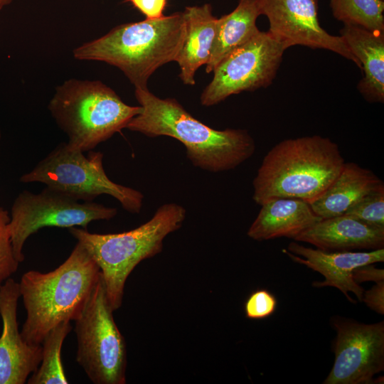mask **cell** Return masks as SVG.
<instances>
[{
	"label": "cell",
	"instance_id": "6da1fadb",
	"mask_svg": "<svg viewBox=\"0 0 384 384\" xmlns=\"http://www.w3.org/2000/svg\"><path fill=\"white\" fill-rule=\"evenodd\" d=\"M134 94L142 110L126 128L150 137L177 139L196 167L213 173L229 171L255 153V140L245 129H215L193 117L176 99L160 98L149 89L135 88Z\"/></svg>",
	"mask_w": 384,
	"mask_h": 384
},
{
	"label": "cell",
	"instance_id": "7a4b0ae2",
	"mask_svg": "<svg viewBox=\"0 0 384 384\" xmlns=\"http://www.w3.org/2000/svg\"><path fill=\"white\" fill-rule=\"evenodd\" d=\"M100 275L99 266L79 242L54 270L25 272L18 283L26 311L23 338L31 344H41L56 325L75 321Z\"/></svg>",
	"mask_w": 384,
	"mask_h": 384
},
{
	"label": "cell",
	"instance_id": "3957f363",
	"mask_svg": "<svg viewBox=\"0 0 384 384\" xmlns=\"http://www.w3.org/2000/svg\"><path fill=\"white\" fill-rule=\"evenodd\" d=\"M345 161L337 144L319 135L284 139L265 156L253 180L254 201L278 198L310 203L341 171Z\"/></svg>",
	"mask_w": 384,
	"mask_h": 384
},
{
	"label": "cell",
	"instance_id": "277c9868",
	"mask_svg": "<svg viewBox=\"0 0 384 384\" xmlns=\"http://www.w3.org/2000/svg\"><path fill=\"white\" fill-rule=\"evenodd\" d=\"M186 22L182 12L115 26L105 35L73 50L78 60H97L119 68L135 88L148 89L151 75L175 61L183 45Z\"/></svg>",
	"mask_w": 384,
	"mask_h": 384
},
{
	"label": "cell",
	"instance_id": "5b68a950",
	"mask_svg": "<svg viewBox=\"0 0 384 384\" xmlns=\"http://www.w3.org/2000/svg\"><path fill=\"white\" fill-rule=\"evenodd\" d=\"M185 218V208L171 203L161 206L149 221L129 231L97 234L77 227L68 230L99 266L107 299L115 311L122 306L132 271L142 260L159 253L164 238L178 230Z\"/></svg>",
	"mask_w": 384,
	"mask_h": 384
},
{
	"label": "cell",
	"instance_id": "8992f818",
	"mask_svg": "<svg viewBox=\"0 0 384 384\" xmlns=\"http://www.w3.org/2000/svg\"><path fill=\"white\" fill-rule=\"evenodd\" d=\"M48 110L67 134L68 146L87 151L126 128L142 107L124 103L100 81L70 79L58 86Z\"/></svg>",
	"mask_w": 384,
	"mask_h": 384
},
{
	"label": "cell",
	"instance_id": "52a82bcc",
	"mask_svg": "<svg viewBox=\"0 0 384 384\" xmlns=\"http://www.w3.org/2000/svg\"><path fill=\"white\" fill-rule=\"evenodd\" d=\"M102 159L100 151H90L85 156L83 151L70 148L66 142L60 143L19 180L44 183L80 201H93L98 196L109 195L125 210L139 213L143 194L110 180L104 170Z\"/></svg>",
	"mask_w": 384,
	"mask_h": 384
},
{
	"label": "cell",
	"instance_id": "ba28073f",
	"mask_svg": "<svg viewBox=\"0 0 384 384\" xmlns=\"http://www.w3.org/2000/svg\"><path fill=\"white\" fill-rule=\"evenodd\" d=\"M113 311L101 273L74 329L76 361L95 384L126 383V343Z\"/></svg>",
	"mask_w": 384,
	"mask_h": 384
},
{
	"label": "cell",
	"instance_id": "9c48e42d",
	"mask_svg": "<svg viewBox=\"0 0 384 384\" xmlns=\"http://www.w3.org/2000/svg\"><path fill=\"white\" fill-rule=\"evenodd\" d=\"M117 213L115 208L93 201H80L56 189L46 186L40 193L24 190L16 197L9 224L14 256L24 260L23 245L28 237L46 227L87 230L92 221L110 220Z\"/></svg>",
	"mask_w": 384,
	"mask_h": 384
},
{
	"label": "cell",
	"instance_id": "30bf717a",
	"mask_svg": "<svg viewBox=\"0 0 384 384\" xmlns=\"http://www.w3.org/2000/svg\"><path fill=\"white\" fill-rule=\"evenodd\" d=\"M287 49L269 31H260L216 65L213 79L201 95V105L210 107L230 95L268 87Z\"/></svg>",
	"mask_w": 384,
	"mask_h": 384
},
{
	"label": "cell",
	"instance_id": "8fae6325",
	"mask_svg": "<svg viewBox=\"0 0 384 384\" xmlns=\"http://www.w3.org/2000/svg\"><path fill=\"white\" fill-rule=\"evenodd\" d=\"M334 363L324 384L370 383L384 369V322L366 324L338 319Z\"/></svg>",
	"mask_w": 384,
	"mask_h": 384
},
{
	"label": "cell",
	"instance_id": "7c38bea8",
	"mask_svg": "<svg viewBox=\"0 0 384 384\" xmlns=\"http://www.w3.org/2000/svg\"><path fill=\"white\" fill-rule=\"evenodd\" d=\"M318 0H257L260 15L270 23L269 32L289 48L304 46L325 49L361 65L343 38L324 30L319 20Z\"/></svg>",
	"mask_w": 384,
	"mask_h": 384
},
{
	"label": "cell",
	"instance_id": "4fadbf2b",
	"mask_svg": "<svg viewBox=\"0 0 384 384\" xmlns=\"http://www.w3.org/2000/svg\"><path fill=\"white\" fill-rule=\"evenodd\" d=\"M20 297L19 284L14 279L10 277L0 285V384L25 383L41 361V344L27 343L18 330Z\"/></svg>",
	"mask_w": 384,
	"mask_h": 384
},
{
	"label": "cell",
	"instance_id": "5bb4252c",
	"mask_svg": "<svg viewBox=\"0 0 384 384\" xmlns=\"http://www.w3.org/2000/svg\"><path fill=\"white\" fill-rule=\"evenodd\" d=\"M294 262L303 264L321 273L325 278L323 282H315L317 287H334L339 289L352 303L348 292H353L358 302H362L363 289L353 278V271L361 266L384 261V249L358 251H326L313 249L292 242L287 250H282Z\"/></svg>",
	"mask_w": 384,
	"mask_h": 384
},
{
	"label": "cell",
	"instance_id": "9a60e30c",
	"mask_svg": "<svg viewBox=\"0 0 384 384\" xmlns=\"http://www.w3.org/2000/svg\"><path fill=\"white\" fill-rule=\"evenodd\" d=\"M294 240L326 251L383 248L384 229L371 227L347 215L321 219Z\"/></svg>",
	"mask_w": 384,
	"mask_h": 384
},
{
	"label": "cell",
	"instance_id": "2e32d148",
	"mask_svg": "<svg viewBox=\"0 0 384 384\" xmlns=\"http://www.w3.org/2000/svg\"><path fill=\"white\" fill-rule=\"evenodd\" d=\"M320 220L321 218L313 211L309 203L304 201L274 198L261 205L247 235L259 241L280 237L294 239Z\"/></svg>",
	"mask_w": 384,
	"mask_h": 384
},
{
	"label": "cell",
	"instance_id": "e0dca14e",
	"mask_svg": "<svg viewBox=\"0 0 384 384\" xmlns=\"http://www.w3.org/2000/svg\"><path fill=\"white\" fill-rule=\"evenodd\" d=\"M183 13L186 33L175 61L179 66L178 76L183 83L193 85L196 71L210 60L217 31L218 18L213 16L210 4L186 6Z\"/></svg>",
	"mask_w": 384,
	"mask_h": 384
},
{
	"label": "cell",
	"instance_id": "ac0fdd59",
	"mask_svg": "<svg viewBox=\"0 0 384 384\" xmlns=\"http://www.w3.org/2000/svg\"><path fill=\"white\" fill-rule=\"evenodd\" d=\"M340 36L360 62L363 77L357 88L369 102H384V32L343 24Z\"/></svg>",
	"mask_w": 384,
	"mask_h": 384
},
{
	"label": "cell",
	"instance_id": "d6986e66",
	"mask_svg": "<svg viewBox=\"0 0 384 384\" xmlns=\"http://www.w3.org/2000/svg\"><path fill=\"white\" fill-rule=\"evenodd\" d=\"M382 187L383 182L372 171L345 162L331 185L309 205L321 219L338 216L366 195Z\"/></svg>",
	"mask_w": 384,
	"mask_h": 384
},
{
	"label": "cell",
	"instance_id": "ffe728a7",
	"mask_svg": "<svg viewBox=\"0 0 384 384\" xmlns=\"http://www.w3.org/2000/svg\"><path fill=\"white\" fill-rule=\"evenodd\" d=\"M259 16L257 0H238L233 11L218 18L211 55L206 65L207 73H212L226 55L260 31L256 24Z\"/></svg>",
	"mask_w": 384,
	"mask_h": 384
},
{
	"label": "cell",
	"instance_id": "44dd1931",
	"mask_svg": "<svg viewBox=\"0 0 384 384\" xmlns=\"http://www.w3.org/2000/svg\"><path fill=\"white\" fill-rule=\"evenodd\" d=\"M72 330L70 321H63L53 327L42 341V358L37 369L28 378V384H68L61 349L67 335Z\"/></svg>",
	"mask_w": 384,
	"mask_h": 384
},
{
	"label": "cell",
	"instance_id": "7402d4cb",
	"mask_svg": "<svg viewBox=\"0 0 384 384\" xmlns=\"http://www.w3.org/2000/svg\"><path fill=\"white\" fill-rule=\"evenodd\" d=\"M334 17L367 30L384 32V0H329Z\"/></svg>",
	"mask_w": 384,
	"mask_h": 384
},
{
	"label": "cell",
	"instance_id": "603a6c76",
	"mask_svg": "<svg viewBox=\"0 0 384 384\" xmlns=\"http://www.w3.org/2000/svg\"><path fill=\"white\" fill-rule=\"evenodd\" d=\"M345 215L371 227L384 229V187L366 195L352 206Z\"/></svg>",
	"mask_w": 384,
	"mask_h": 384
},
{
	"label": "cell",
	"instance_id": "cb8c5ba5",
	"mask_svg": "<svg viewBox=\"0 0 384 384\" xmlns=\"http://www.w3.org/2000/svg\"><path fill=\"white\" fill-rule=\"evenodd\" d=\"M9 221L8 211L0 206V285L17 271L19 265L13 251Z\"/></svg>",
	"mask_w": 384,
	"mask_h": 384
},
{
	"label": "cell",
	"instance_id": "d4e9b609",
	"mask_svg": "<svg viewBox=\"0 0 384 384\" xmlns=\"http://www.w3.org/2000/svg\"><path fill=\"white\" fill-rule=\"evenodd\" d=\"M277 306L274 296L266 289L253 292L245 304V312L247 318L262 319L274 313Z\"/></svg>",
	"mask_w": 384,
	"mask_h": 384
},
{
	"label": "cell",
	"instance_id": "484cf974",
	"mask_svg": "<svg viewBox=\"0 0 384 384\" xmlns=\"http://www.w3.org/2000/svg\"><path fill=\"white\" fill-rule=\"evenodd\" d=\"M130 2L146 17V19H158L163 17L166 0H126Z\"/></svg>",
	"mask_w": 384,
	"mask_h": 384
},
{
	"label": "cell",
	"instance_id": "4316f807",
	"mask_svg": "<svg viewBox=\"0 0 384 384\" xmlns=\"http://www.w3.org/2000/svg\"><path fill=\"white\" fill-rule=\"evenodd\" d=\"M362 302L380 314L384 313V282H376L370 289L363 292Z\"/></svg>",
	"mask_w": 384,
	"mask_h": 384
},
{
	"label": "cell",
	"instance_id": "83f0119b",
	"mask_svg": "<svg viewBox=\"0 0 384 384\" xmlns=\"http://www.w3.org/2000/svg\"><path fill=\"white\" fill-rule=\"evenodd\" d=\"M353 278L358 284L367 281L382 282L384 280V271L375 267L373 264L366 265L355 269L353 271Z\"/></svg>",
	"mask_w": 384,
	"mask_h": 384
},
{
	"label": "cell",
	"instance_id": "f1b7e54d",
	"mask_svg": "<svg viewBox=\"0 0 384 384\" xmlns=\"http://www.w3.org/2000/svg\"><path fill=\"white\" fill-rule=\"evenodd\" d=\"M14 0H0V11L6 6L9 5Z\"/></svg>",
	"mask_w": 384,
	"mask_h": 384
},
{
	"label": "cell",
	"instance_id": "f546056e",
	"mask_svg": "<svg viewBox=\"0 0 384 384\" xmlns=\"http://www.w3.org/2000/svg\"><path fill=\"white\" fill-rule=\"evenodd\" d=\"M1 129H0V145H1Z\"/></svg>",
	"mask_w": 384,
	"mask_h": 384
}]
</instances>
